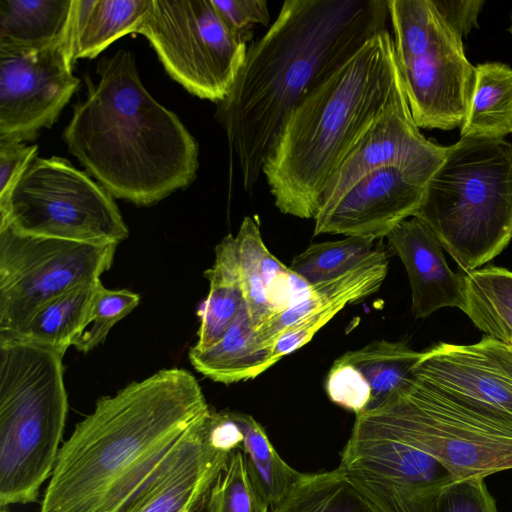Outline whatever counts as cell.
Wrapping results in <instances>:
<instances>
[{"instance_id":"cell-24","label":"cell","mask_w":512,"mask_h":512,"mask_svg":"<svg viewBox=\"0 0 512 512\" xmlns=\"http://www.w3.org/2000/svg\"><path fill=\"white\" fill-rule=\"evenodd\" d=\"M100 280L74 288L44 305L18 336L65 354L88 327Z\"/></svg>"},{"instance_id":"cell-9","label":"cell","mask_w":512,"mask_h":512,"mask_svg":"<svg viewBox=\"0 0 512 512\" xmlns=\"http://www.w3.org/2000/svg\"><path fill=\"white\" fill-rule=\"evenodd\" d=\"M85 243L119 244L129 230L112 195L60 157H36L0 210V228Z\"/></svg>"},{"instance_id":"cell-3","label":"cell","mask_w":512,"mask_h":512,"mask_svg":"<svg viewBox=\"0 0 512 512\" xmlns=\"http://www.w3.org/2000/svg\"><path fill=\"white\" fill-rule=\"evenodd\" d=\"M97 83L85 77L63 132L69 152L112 196L155 204L188 186L198 169V145L179 117L142 84L131 52L99 60Z\"/></svg>"},{"instance_id":"cell-4","label":"cell","mask_w":512,"mask_h":512,"mask_svg":"<svg viewBox=\"0 0 512 512\" xmlns=\"http://www.w3.org/2000/svg\"><path fill=\"white\" fill-rule=\"evenodd\" d=\"M404 91L393 37L385 29L306 95L262 168L279 211L314 218L330 176Z\"/></svg>"},{"instance_id":"cell-18","label":"cell","mask_w":512,"mask_h":512,"mask_svg":"<svg viewBox=\"0 0 512 512\" xmlns=\"http://www.w3.org/2000/svg\"><path fill=\"white\" fill-rule=\"evenodd\" d=\"M412 372L446 391L512 416V384L474 344H434L422 352Z\"/></svg>"},{"instance_id":"cell-19","label":"cell","mask_w":512,"mask_h":512,"mask_svg":"<svg viewBox=\"0 0 512 512\" xmlns=\"http://www.w3.org/2000/svg\"><path fill=\"white\" fill-rule=\"evenodd\" d=\"M388 258L375 249L352 269L330 280L308 286L286 310L256 330L261 344L271 348L275 338L298 321L336 304H355L376 293L388 273Z\"/></svg>"},{"instance_id":"cell-25","label":"cell","mask_w":512,"mask_h":512,"mask_svg":"<svg viewBox=\"0 0 512 512\" xmlns=\"http://www.w3.org/2000/svg\"><path fill=\"white\" fill-rule=\"evenodd\" d=\"M512 133V68L502 62L475 66V82L460 136L504 138Z\"/></svg>"},{"instance_id":"cell-14","label":"cell","mask_w":512,"mask_h":512,"mask_svg":"<svg viewBox=\"0 0 512 512\" xmlns=\"http://www.w3.org/2000/svg\"><path fill=\"white\" fill-rule=\"evenodd\" d=\"M447 149L420 133L404 91L364 133L330 176L316 213L331 206L357 181L379 168L396 166L428 183L444 160Z\"/></svg>"},{"instance_id":"cell-16","label":"cell","mask_w":512,"mask_h":512,"mask_svg":"<svg viewBox=\"0 0 512 512\" xmlns=\"http://www.w3.org/2000/svg\"><path fill=\"white\" fill-rule=\"evenodd\" d=\"M210 412L192 426L118 512H205L210 488L231 454L209 441Z\"/></svg>"},{"instance_id":"cell-7","label":"cell","mask_w":512,"mask_h":512,"mask_svg":"<svg viewBox=\"0 0 512 512\" xmlns=\"http://www.w3.org/2000/svg\"><path fill=\"white\" fill-rule=\"evenodd\" d=\"M441 462L456 480L512 469V416L446 391L412 372L359 414Z\"/></svg>"},{"instance_id":"cell-26","label":"cell","mask_w":512,"mask_h":512,"mask_svg":"<svg viewBox=\"0 0 512 512\" xmlns=\"http://www.w3.org/2000/svg\"><path fill=\"white\" fill-rule=\"evenodd\" d=\"M271 512H381L338 467L301 473Z\"/></svg>"},{"instance_id":"cell-27","label":"cell","mask_w":512,"mask_h":512,"mask_svg":"<svg viewBox=\"0 0 512 512\" xmlns=\"http://www.w3.org/2000/svg\"><path fill=\"white\" fill-rule=\"evenodd\" d=\"M421 354L404 341L375 340L338 359L355 367L369 384L371 398L366 409L369 410L410 379Z\"/></svg>"},{"instance_id":"cell-20","label":"cell","mask_w":512,"mask_h":512,"mask_svg":"<svg viewBox=\"0 0 512 512\" xmlns=\"http://www.w3.org/2000/svg\"><path fill=\"white\" fill-rule=\"evenodd\" d=\"M189 360L200 374L223 384L253 379L273 366L271 348L259 341L246 304L216 343L205 349L191 347Z\"/></svg>"},{"instance_id":"cell-38","label":"cell","mask_w":512,"mask_h":512,"mask_svg":"<svg viewBox=\"0 0 512 512\" xmlns=\"http://www.w3.org/2000/svg\"><path fill=\"white\" fill-rule=\"evenodd\" d=\"M462 311L485 336L512 348V309L466 302Z\"/></svg>"},{"instance_id":"cell-17","label":"cell","mask_w":512,"mask_h":512,"mask_svg":"<svg viewBox=\"0 0 512 512\" xmlns=\"http://www.w3.org/2000/svg\"><path fill=\"white\" fill-rule=\"evenodd\" d=\"M388 245L406 269L411 288V310L416 318L435 311L465 306V273L448 266L444 248L434 231L419 217L401 222L387 236Z\"/></svg>"},{"instance_id":"cell-36","label":"cell","mask_w":512,"mask_h":512,"mask_svg":"<svg viewBox=\"0 0 512 512\" xmlns=\"http://www.w3.org/2000/svg\"><path fill=\"white\" fill-rule=\"evenodd\" d=\"M346 304H336L312 314L284 329L273 341L271 361L276 364L282 357L307 344L316 332L327 324Z\"/></svg>"},{"instance_id":"cell-8","label":"cell","mask_w":512,"mask_h":512,"mask_svg":"<svg viewBox=\"0 0 512 512\" xmlns=\"http://www.w3.org/2000/svg\"><path fill=\"white\" fill-rule=\"evenodd\" d=\"M398 68L419 128L452 130L469 112L475 66L463 38L443 19L433 0H388Z\"/></svg>"},{"instance_id":"cell-41","label":"cell","mask_w":512,"mask_h":512,"mask_svg":"<svg viewBox=\"0 0 512 512\" xmlns=\"http://www.w3.org/2000/svg\"><path fill=\"white\" fill-rule=\"evenodd\" d=\"M0 512H10V509L8 506H0Z\"/></svg>"},{"instance_id":"cell-5","label":"cell","mask_w":512,"mask_h":512,"mask_svg":"<svg viewBox=\"0 0 512 512\" xmlns=\"http://www.w3.org/2000/svg\"><path fill=\"white\" fill-rule=\"evenodd\" d=\"M416 216L464 273L498 256L512 239V143L461 136L428 181Z\"/></svg>"},{"instance_id":"cell-40","label":"cell","mask_w":512,"mask_h":512,"mask_svg":"<svg viewBox=\"0 0 512 512\" xmlns=\"http://www.w3.org/2000/svg\"><path fill=\"white\" fill-rule=\"evenodd\" d=\"M488 364L512 384V348L488 336L474 344Z\"/></svg>"},{"instance_id":"cell-33","label":"cell","mask_w":512,"mask_h":512,"mask_svg":"<svg viewBox=\"0 0 512 512\" xmlns=\"http://www.w3.org/2000/svg\"><path fill=\"white\" fill-rule=\"evenodd\" d=\"M325 388L335 404L356 414L368 408L371 391L363 375L352 365L336 359L329 370Z\"/></svg>"},{"instance_id":"cell-34","label":"cell","mask_w":512,"mask_h":512,"mask_svg":"<svg viewBox=\"0 0 512 512\" xmlns=\"http://www.w3.org/2000/svg\"><path fill=\"white\" fill-rule=\"evenodd\" d=\"M434 512H498L482 477L454 480L436 500Z\"/></svg>"},{"instance_id":"cell-21","label":"cell","mask_w":512,"mask_h":512,"mask_svg":"<svg viewBox=\"0 0 512 512\" xmlns=\"http://www.w3.org/2000/svg\"><path fill=\"white\" fill-rule=\"evenodd\" d=\"M76 0H0V49L53 45L73 33Z\"/></svg>"},{"instance_id":"cell-23","label":"cell","mask_w":512,"mask_h":512,"mask_svg":"<svg viewBox=\"0 0 512 512\" xmlns=\"http://www.w3.org/2000/svg\"><path fill=\"white\" fill-rule=\"evenodd\" d=\"M150 6L151 0H76L74 60L93 59L120 37L134 33Z\"/></svg>"},{"instance_id":"cell-13","label":"cell","mask_w":512,"mask_h":512,"mask_svg":"<svg viewBox=\"0 0 512 512\" xmlns=\"http://www.w3.org/2000/svg\"><path fill=\"white\" fill-rule=\"evenodd\" d=\"M73 33L44 48L0 49V140L30 141L77 91Z\"/></svg>"},{"instance_id":"cell-1","label":"cell","mask_w":512,"mask_h":512,"mask_svg":"<svg viewBox=\"0 0 512 512\" xmlns=\"http://www.w3.org/2000/svg\"><path fill=\"white\" fill-rule=\"evenodd\" d=\"M388 0H286L247 50L216 117L252 189L293 109L371 37L387 29Z\"/></svg>"},{"instance_id":"cell-11","label":"cell","mask_w":512,"mask_h":512,"mask_svg":"<svg viewBox=\"0 0 512 512\" xmlns=\"http://www.w3.org/2000/svg\"><path fill=\"white\" fill-rule=\"evenodd\" d=\"M134 33L148 39L173 80L216 104L232 88L248 50L211 0H151Z\"/></svg>"},{"instance_id":"cell-42","label":"cell","mask_w":512,"mask_h":512,"mask_svg":"<svg viewBox=\"0 0 512 512\" xmlns=\"http://www.w3.org/2000/svg\"><path fill=\"white\" fill-rule=\"evenodd\" d=\"M508 31H509V33H510V34H511V36H512V13H511V16H510V26H509V28H508Z\"/></svg>"},{"instance_id":"cell-2","label":"cell","mask_w":512,"mask_h":512,"mask_svg":"<svg viewBox=\"0 0 512 512\" xmlns=\"http://www.w3.org/2000/svg\"><path fill=\"white\" fill-rule=\"evenodd\" d=\"M210 411L178 367L99 398L60 447L40 512H118Z\"/></svg>"},{"instance_id":"cell-15","label":"cell","mask_w":512,"mask_h":512,"mask_svg":"<svg viewBox=\"0 0 512 512\" xmlns=\"http://www.w3.org/2000/svg\"><path fill=\"white\" fill-rule=\"evenodd\" d=\"M427 183L396 166L371 171L337 201L314 216L313 234L372 240L387 237L417 215Z\"/></svg>"},{"instance_id":"cell-6","label":"cell","mask_w":512,"mask_h":512,"mask_svg":"<svg viewBox=\"0 0 512 512\" xmlns=\"http://www.w3.org/2000/svg\"><path fill=\"white\" fill-rule=\"evenodd\" d=\"M64 355L0 337V506L36 502L53 473L68 412Z\"/></svg>"},{"instance_id":"cell-28","label":"cell","mask_w":512,"mask_h":512,"mask_svg":"<svg viewBox=\"0 0 512 512\" xmlns=\"http://www.w3.org/2000/svg\"><path fill=\"white\" fill-rule=\"evenodd\" d=\"M244 439L241 446L250 479L270 507L286 495L301 472L288 465L278 454L260 423L252 416L232 411Z\"/></svg>"},{"instance_id":"cell-31","label":"cell","mask_w":512,"mask_h":512,"mask_svg":"<svg viewBox=\"0 0 512 512\" xmlns=\"http://www.w3.org/2000/svg\"><path fill=\"white\" fill-rule=\"evenodd\" d=\"M269 507L250 479L242 449L234 450L210 488L205 512H268Z\"/></svg>"},{"instance_id":"cell-32","label":"cell","mask_w":512,"mask_h":512,"mask_svg":"<svg viewBox=\"0 0 512 512\" xmlns=\"http://www.w3.org/2000/svg\"><path fill=\"white\" fill-rule=\"evenodd\" d=\"M140 302L139 294L127 289L99 288L91 310L89 324L74 341L78 351L87 353L103 343L111 328L126 317Z\"/></svg>"},{"instance_id":"cell-22","label":"cell","mask_w":512,"mask_h":512,"mask_svg":"<svg viewBox=\"0 0 512 512\" xmlns=\"http://www.w3.org/2000/svg\"><path fill=\"white\" fill-rule=\"evenodd\" d=\"M209 292L198 314L197 349L216 343L238 317L245 304L235 237L226 235L215 247V261L204 272Z\"/></svg>"},{"instance_id":"cell-30","label":"cell","mask_w":512,"mask_h":512,"mask_svg":"<svg viewBox=\"0 0 512 512\" xmlns=\"http://www.w3.org/2000/svg\"><path fill=\"white\" fill-rule=\"evenodd\" d=\"M239 272L245 296V304L255 330L274 316L268 302L262 271L265 246L259 224L246 216L235 237Z\"/></svg>"},{"instance_id":"cell-37","label":"cell","mask_w":512,"mask_h":512,"mask_svg":"<svg viewBox=\"0 0 512 512\" xmlns=\"http://www.w3.org/2000/svg\"><path fill=\"white\" fill-rule=\"evenodd\" d=\"M37 150V145L0 140V210L7 207L16 184L36 158Z\"/></svg>"},{"instance_id":"cell-39","label":"cell","mask_w":512,"mask_h":512,"mask_svg":"<svg viewBox=\"0 0 512 512\" xmlns=\"http://www.w3.org/2000/svg\"><path fill=\"white\" fill-rule=\"evenodd\" d=\"M443 19L462 38L478 28V17L484 0H433Z\"/></svg>"},{"instance_id":"cell-10","label":"cell","mask_w":512,"mask_h":512,"mask_svg":"<svg viewBox=\"0 0 512 512\" xmlns=\"http://www.w3.org/2000/svg\"><path fill=\"white\" fill-rule=\"evenodd\" d=\"M118 244H95L0 228V337L19 335L48 302L100 280Z\"/></svg>"},{"instance_id":"cell-29","label":"cell","mask_w":512,"mask_h":512,"mask_svg":"<svg viewBox=\"0 0 512 512\" xmlns=\"http://www.w3.org/2000/svg\"><path fill=\"white\" fill-rule=\"evenodd\" d=\"M374 250V240L361 237L314 243L296 255L289 268L314 285L347 272Z\"/></svg>"},{"instance_id":"cell-12","label":"cell","mask_w":512,"mask_h":512,"mask_svg":"<svg viewBox=\"0 0 512 512\" xmlns=\"http://www.w3.org/2000/svg\"><path fill=\"white\" fill-rule=\"evenodd\" d=\"M381 512H434L456 480L436 458L356 415L338 466Z\"/></svg>"},{"instance_id":"cell-35","label":"cell","mask_w":512,"mask_h":512,"mask_svg":"<svg viewBox=\"0 0 512 512\" xmlns=\"http://www.w3.org/2000/svg\"><path fill=\"white\" fill-rule=\"evenodd\" d=\"M223 23L236 37L247 43L252 28L269 21L268 4L264 0H211Z\"/></svg>"}]
</instances>
